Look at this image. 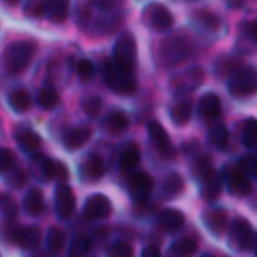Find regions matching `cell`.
<instances>
[{"label": "cell", "instance_id": "6da1fadb", "mask_svg": "<svg viewBox=\"0 0 257 257\" xmlns=\"http://www.w3.org/2000/svg\"><path fill=\"white\" fill-rule=\"evenodd\" d=\"M123 21L119 8H101L87 2L78 12V26L83 32L95 36H107L114 33Z\"/></svg>", "mask_w": 257, "mask_h": 257}, {"label": "cell", "instance_id": "7a4b0ae2", "mask_svg": "<svg viewBox=\"0 0 257 257\" xmlns=\"http://www.w3.org/2000/svg\"><path fill=\"white\" fill-rule=\"evenodd\" d=\"M196 51L194 41L185 33H173L166 36L160 44V60L164 66L173 68L188 60Z\"/></svg>", "mask_w": 257, "mask_h": 257}, {"label": "cell", "instance_id": "3957f363", "mask_svg": "<svg viewBox=\"0 0 257 257\" xmlns=\"http://www.w3.org/2000/svg\"><path fill=\"white\" fill-rule=\"evenodd\" d=\"M36 51V45L32 41H15L11 42L3 51V65L8 72L20 74L32 62Z\"/></svg>", "mask_w": 257, "mask_h": 257}, {"label": "cell", "instance_id": "277c9868", "mask_svg": "<svg viewBox=\"0 0 257 257\" xmlns=\"http://www.w3.org/2000/svg\"><path fill=\"white\" fill-rule=\"evenodd\" d=\"M101 75L105 86L117 95H131L137 89L134 72H126L116 66L111 60H105L101 66Z\"/></svg>", "mask_w": 257, "mask_h": 257}, {"label": "cell", "instance_id": "5b68a950", "mask_svg": "<svg viewBox=\"0 0 257 257\" xmlns=\"http://www.w3.org/2000/svg\"><path fill=\"white\" fill-rule=\"evenodd\" d=\"M229 92L235 98H247L257 93V69L254 66H239L227 81Z\"/></svg>", "mask_w": 257, "mask_h": 257}, {"label": "cell", "instance_id": "8992f818", "mask_svg": "<svg viewBox=\"0 0 257 257\" xmlns=\"http://www.w3.org/2000/svg\"><path fill=\"white\" fill-rule=\"evenodd\" d=\"M113 63L126 72H134L137 65V44L131 33L117 38L113 47Z\"/></svg>", "mask_w": 257, "mask_h": 257}, {"label": "cell", "instance_id": "52a82bcc", "mask_svg": "<svg viewBox=\"0 0 257 257\" xmlns=\"http://www.w3.org/2000/svg\"><path fill=\"white\" fill-rule=\"evenodd\" d=\"M203 81H205V71L199 66H193L188 68L187 71L176 74L170 81V89L175 95L184 96L199 89L203 84Z\"/></svg>", "mask_w": 257, "mask_h": 257}, {"label": "cell", "instance_id": "ba28073f", "mask_svg": "<svg viewBox=\"0 0 257 257\" xmlns=\"http://www.w3.org/2000/svg\"><path fill=\"white\" fill-rule=\"evenodd\" d=\"M2 232V235H8L12 242L24 250H35L41 244V230L36 226L12 227L9 221V226H6Z\"/></svg>", "mask_w": 257, "mask_h": 257}, {"label": "cell", "instance_id": "9c48e42d", "mask_svg": "<svg viewBox=\"0 0 257 257\" xmlns=\"http://www.w3.org/2000/svg\"><path fill=\"white\" fill-rule=\"evenodd\" d=\"M143 21L155 32H167L173 26V15L166 6L160 3H151L143 9Z\"/></svg>", "mask_w": 257, "mask_h": 257}, {"label": "cell", "instance_id": "30bf717a", "mask_svg": "<svg viewBox=\"0 0 257 257\" xmlns=\"http://www.w3.org/2000/svg\"><path fill=\"white\" fill-rule=\"evenodd\" d=\"M253 227L245 218H236L229 230V244L238 251H245L253 245Z\"/></svg>", "mask_w": 257, "mask_h": 257}, {"label": "cell", "instance_id": "8fae6325", "mask_svg": "<svg viewBox=\"0 0 257 257\" xmlns=\"http://www.w3.org/2000/svg\"><path fill=\"white\" fill-rule=\"evenodd\" d=\"M113 206L107 196L96 193L87 197L84 208H83V217L87 221H101L111 215Z\"/></svg>", "mask_w": 257, "mask_h": 257}, {"label": "cell", "instance_id": "7c38bea8", "mask_svg": "<svg viewBox=\"0 0 257 257\" xmlns=\"http://www.w3.org/2000/svg\"><path fill=\"white\" fill-rule=\"evenodd\" d=\"M54 211L62 221H68L75 212V196L66 184H59L54 191Z\"/></svg>", "mask_w": 257, "mask_h": 257}, {"label": "cell", "instance_id": "4fadbf2b", "mask_svg": "<svg viewBox=\"0 0 257 257\" xmlns=\"http://www.w3.org/2000/svg\"><path fill=\"white\" fill-rule=\"evenodd\" d=\"M154 190V181L152 178L145 172L133 173L128 179V191L134 202L143 203L149 199L151 193Z\"/></svg>", "mask_w": 257, "mask_h": 257}, {"label": "cell", "instance_id": "5bb4252c", "mask_svg": "<svg viewBox=\"0 0 257 257\" xmlns=\"http://www.w3.org/2000/svg\"><path fill=\"white\" fill-rule=\"evenodd\" d=\"M148 136H149V140L154 145V148L164 158H172L175 155V149L172 146L170 137H169L167 131L164 130V126L161 123H158L155 120L149 122L148 123Z\"/></svg>", "mask_w": 257, "mask_h": 257}, {"label": "cell", "instance_id": "9a60e30c", "mask_svg": "<svg viewBox=\"0 0 257 257\" xmlns=\"http://www.w3.org/2000/svg\"><path fill=\"white\" fill-rule=\"evenodd\" d=\"M224 179H226V185H227L229 191L233 196L244 197V196L250 194V191L253 188L251 179L239 167H229Z\"/></svg>", "mask_w": 257, "mask_h": 257}, {"label": "cell", "instance_id": "2e32d148", "mask_svg": "<svg viewBox=\"0 0 257 257\" xmlns=\"http://www.w3.org/2000/svg\"><path fill=\"white\" fill-rule=\"evenodd\" d=\"M104 173H105L104 160L96 154L87 155L80 166V178L86 182H96L104 176Z\"/></svg>", "mask_w": 257, "mask_h": 257}, {"label": "cell", "instance_id": "e0dca14e", "mask_svg": "<svg viewBox=\"0 0 257 257\" xmlns=\"http://www.w3.org/2000/svg\"><path fill=\"white\" fill-rule=\"evenodd\" d=\"M202 221L211 233L220 236L226 232L229 217L223 208H209L202 214Z\"/></svg>", "mask_w": 257, "mask_h": 257}, {"label": "cell", "instance_id": "ac0fdd59", "mask_svg": "<svg viewBox=\"0 0 257 257\" xmlns=\"http://www.w3.org/2000/svg\"><path fill=\"white\" fill-rule=\"evenodd\" d=\"M92 137V130L89 126H75L63 133L62 143L66 151H78L83 148Z\"/></svg>", "mask_w": 257, "mask_h": 257}, {"label": "cell", "instance_id": "d6986e66", "mask_svg": "<svg viewBox=\"0 0 257 257\" xmlns=\"http://www.w3.org/2000/svg\"><path fill=\"white\" fill-rule=\"evenodd\" d=\"M15 142H17L18 148L27 155L39 154V149H41V145H42L41 137L33 130H29V128L18 130L15 133Z\"/></svg>", "mask_w": 257, "mask_h": 257}, {"label": "cell", "instance_id": "ffe728a7", "mask_svg": "<svg viewBox=\"0 0 257 257\" xmlns=\"http://www.w3.org/2000/svg\"><path fill=\"white\" fill-rule=\"evenodd\" d=\"M101 126H102V131L107 133L108 136H120L128 130L130 120L123 111L114 110L102 119Z\"/></svg>", "mask_w": 257, "mask_h": 257}, {"label": "cell", "instance_id": "44dd1931", "mask_svg": "<svg viewBox=\"0 0 257 257\" xmlns=\"http://www.w3.org/2000/svg\"><path fill=\"white\" fill-rule=\"evenodd\" d=\"M197 113L203 120H214L221 113V101L215 93H205L197 104Z\"/></svg>", "mask_w": 257, "mask_h": 257}, {"label": "cell", "instance_id": "7402d4cb", "mask_svg": "<svg viewBox=\"0 0 257 257\" xmlns=\"http://www.w3.org/2000/svg\"><path fill=\"white\" fill-rule=\"evenodd\" d=\"M45 202L44 194L39 188H30L23 199V209L29 217H39L44 212Z\"/></svg>", "mask_w": 257, "mask_h": 257}, {"label": "cell", "instance_id": "603a6c76", "mask_svg": "<svg viewBox=\"0 0 257 257\" xmlns=\"http://www.w3.org/2000/svg\"><path fill=\"white\" fill-rule=\"evenodd\" d=\"M56 164H57L56 160H51L42 154H36L33 155V160H32V170L39 179L50 181V179H54Z\"/></svg>", "mask_w": 257, "mask_h": 257}, {"label": "cell", "instance_id": "cb8c5ba5", "mask_svg": "<svg viewBox=\"0 0 257 257\" xmlns=\"http://www.w3.org/2000/svg\"><path fill=\"white\" fill-rule=\"evenodd\" d=\"M160 227L167 232V233H175L178 230H181L185 224V217L182 212L176 211V209H166L160 214L158 218Z\"/></svg>", "mask_w": 257, "mask_h": 257}, {"label": "cell", "instance_id": "d4e9b609", "mask_svg": "<svg viewBox=\"0 0 257 257\" xmlns=\"http://www.w3.org/2000/svg\"><path fill=\"white\" fill-rule=\"evenodd\" d=\"M65 245H66V232L57 226L50 227L47 233V251L50 253V256H60L65 250Z\"/></svg>", "mask_w": 257, "mask_h": 257}, {"label": "cell", "instance_id": "484cf974", "mask_svg": "<svg viewBox=\"0 0 257 257\" xmlns=\"http://www.w3.org/2000/svg\"><path fill=\"white\" fill-rule=\"evenodd\" d=\"M142 160V152L137 143H128L119 155V167L123 172H130L139 166Z\"/></svg>", "mask_w": 257, "mask_h": 257}, {"label": "cell", "instance_id": "4316f807", "mask_svg": "<svg viewBox=\"0 0 257 257\" xmlns=\"http://www.w3.org/2000/svg\"><path fill=\"white\" fill-rule=\"evenodd\" d=\"M223 173L212 172L205 181H202V196L205 200H215L223 190Z\"/></svg>", "mask_w": 257, "mask_h": 257}, {"label": "cell", "instance_id": "83f0119b", "mask_svg": "<svg viewBox=\"0 0 257 257\" xmlns=\"http://www.w3.org/2000/svg\"><path fill=\"white\" fill-rule=\"evenodd\" d=\"M184 190V179L179 173L176 172H170L164 181H163V185H161V194L163 197L166 199H175L178 197Z\"/></svg>", "mask_w": 257, "mask_h": 257}, {"label": "cell", "instance_id": "f1b7e54d", "mask_svg": "<svg viewBox=\"0 0 257 257\" xmlns=\"http://www.w3.org/2000/svg\"><path fill=\"white\" fill-rule=\"evenodd\" d=\"M8 104L15 113H26L32 107V98L26 89H14L8 95Z\"/></svg>", "mask_w": 257, "mask_h": 257}, {"label": "cell", "instance_id": "f546056e", "mask_svg": "<svg viewBox=\"0 0 257 257\" xmlns=\"http://www.w3.org/2000/svg\"><path fill=\"white\" fill-rule=\"evenodd\" d=\"M197 242L191 238H181L175 241L169 251L167 257H194L197 253Z\"/></svg>", "mask_w": 257, "mask_h": 257}, {"label": "cell", "instance_id": "4dcf8cb0", "mask_svg": "<svg viewBox=\"0 0 257 257\" xmlns=\"http://www.w3.org/2000/svg\"><path fill=\"white\" fill-rule=\"evenodd\" d=\"M193 114V104L190 99H181L178 102H175L170 108V117L173 120V123L182 126L185 123L190 122Z\"/></svg>", "mask_w": 257, "mask_h": 257}, {"label": "cell", "instance_id": "1f68e13d", "mask_svg": "<svg viewBox=\"0 0 257 257\" xmlns=\"http://www.w3.org/2000/svg\"><path fill=\"white\" fill-rule=\"evenodd\" d=\"M45 15L56 24L63 23L69 15V0H48Z\"/></svg>", "mask_w": 257, "mask_h": 257}, {"label": "cell", "instance_id": "d6a6232c", "mask_svg": "<svg viewBox=\"0 0 257 257\" xmlns=\"http://www.w3.org/2000/svg\"><path fill=\"white\" fill-rule=\"evenodd\" d=\"M193 21H194V24L200 26L202 29H205L208 32H215L220 27V18L214 12L206 11V9L197 11L193 15Z\"/></svg>", "mask_w": 257, "mask_h": 257}, {"label": "cell", "instance_id": "836d02e7", "mask_svg": "<svg viewBox=\"0 0 257 257\" xmlns=\"http://www.w3.org/2000/svg\"><path fill=\"white\" fill-rule=\"evenodd\" d=\"M36 102L44 110H53L60 102V96H59L56 89H53V87H42L38 92Z\"/></svg>", "mask_w": 257, "mask_h": 257}, {"label": "cell", "instance_id": "e575fe53", "mask_svg": "<svg viewBox=\"0 0 257 257\" xmlns=\"http://www.w3.org/2000/svg\"><path fill=\"white\" fill-rule=\"evenodd\" d=\"M209 143L217 149H224L229 143V131L223 123L214 125L208 133Z\"/></svg>", "mask_w": 257, "mask_h": 257}, {"label": "cell", "instance_id": "d590c367", "mask_svg": "<svg viewBox=\"0 0 257 257\" xmlns=\"http://www.w3.org/2000/svg\"><path fill=\"white\" fill-rule=\"evenodd\" d=\"M92 250V239L89 236H77L69 248H68V257H87V254Z\"/></svg>", "mask_w": 257, "mask_h": 257}, {"label": "cell", "instance_id": "8d00e7d4", "mask_svg": "<svg viewBox=\"0 0 257 257\" xmlns=\"http://www.w3.org/2000/svg\"><path fill=\"white\" fill-rule=\"evenodd\" d=\"M29 181V175L26 170L20 169V167H12L9 172L5 173V182L11 187V188H23Z\"/></svg>", "mask_w": 257, "mask_h": 257}, {"label": "cell", "instance_id": "74e56055", "mask_svg": "<svg viewBox=\"0 0 257 257\" xmlns=\"http://www.w3.org/2000/svg\"><path fill=\"white\" fill-rule=\"evenodd\" d=\"M48 0H26L23 12L29 18H41L47 14Z\"/></svg>", "mask_w": 257, "mask_h": 257}, {"label": "cell", "instance_id": "f35d334b", "mask_svg": "<svg viewBox=\"0 0 257 257\" xmlns=\"http://www.w3.org/2000/svg\"><path fill=\"white\" fill-rule=\"evenodd\" d=\"M212 172H214V167H212V163L208 157H200L193 164V176L200 182L205 181Z\"/></svg>", "mask_w": 257, "mask_h": 257}, {"label": "cell", "instance_id": "ab89813d", "mask_svg": "<svg viewBox=\"0 0 257 257\" xmlns=\"http://www.w3.org/2000/svg\"><path fill=\"white\" fill-rule=\"evenodd\" d=\"M242 142L248 149L257 148V119H248L242 130Z\"/></svg>", "mask_w": 257, "mask_h": 257}, {"label": "cell", "instance_id": "60d3db41", "mask_svg": "<svg viewBox=\"0 0 257 257\" xmlns=\"http://www.w3.org/2000/svg\"><path fill=\"white\" fill-rule=\"evenodd\" d=\"M105 256L107 257H134V250L133 247L125 242V241H117V242H113L111 245L107 247V251H105Z\"/></svg>", "mask_w": 257, "mask_h": 257}, {"label": "cell", "instance_id": "b9f144b4", "mask_svg": "<svg viewBox=\"0 0 257 257\" xmlns=\"http://www.w3.org/2000/svg\"><path fill=\"white\" fill-rule=\"evenodd\" d=\"M0 212L6 221H12L17 215V203L8 194H0Z\"/></svg>", "mask_w": 257, "mask_h": 257}, {"label": "cell", "instance_id": "7bdbcfd3", "mask_svg": "<svg viewBox=\"0 0 257 257\" xmlns=\"http://www.w3.org/2000/svg\"><path fill=\"white\" fill-rule=\"evenodd\" d=\"M239 169L250 178L257 179V157L256 155H244L239 161Z\"/></svg>", "mask_w": 257, "mask_h": 257}, {"label": "cell", "instance_id": "ee69618b", "mask_svg": "<svg viewBox=\"0 0 257 257\" xmlns=\"http://www.w3.org/2000/svg\"><path fill=\"white\" fill-rule=\"evenodd\" d=\"M101 107H102V101H101V98H98V96H95V95L84 98L83 102H81V108H83L84 113H86L87 116H90V117L98 116L99 111H101Z\"/></svg>", "mask_w": 257, "mask_h": 257}, {"label": "cell", "instance_id": "f6af8a7d", "mask_svg": "<svg viewBox=\"0 0 257 257\" xmlns=\"http://www.w3.org/2000/svg\"><path fill=\"white\" fill-rule=\"evenodd\" d=\"M15 164V154L6 148H0V175L9 172Z\"/></svg>", "mask_w": 257, "mask_h": 257}, {"label": "cell", "instance_id": "bcb514c9", "mask_svg": "<svg viewBox=\"0 0 257 257\" xmlns=\"http://www.w3.org/2000/svg\"><path fill=\"white\" fill-rule=\"evenodd\" d=\"M77 74H78V77H80L83 81H87V80H90V78L93 77V74H95V65H93L90 60L83 59V60H80L78 65H77Z\"/></svg>", "mask_w": 257, "mask_h": 257}, {"label": "cell", "instance_id": "7dc6e473", "mask_svg": "<svg viewBox=\"0 0 257 257\" xmlns=\"http://www.w3.org/2000/svg\"><path fill=\"white\" fill-rule=\"evenodd\" d=\"M241 65L238 63V62H233L232 59H227V57H224V59H221L220 62H218V65H217V74L218 75H226V74H229V77L232 75V72L235 71V69H238Z\"/></svg>", "mask_w": 257, "mask_h": 257}, {"label": "cell", "instance_id": "c3c4849f", "mask_svg": "<svg viewBox=\"0 0 257 257\" xmlns=\"http://www.w3.org/2000/svg\"><path fill=\"white\" fill-rule=\"evenodd\" d=\"M242 35L253 44H257V20L245 21L242 26Z\"/></svg>", "mask_w": 257, "mask_h": 257}, {"label": "cell", "instance_id": "681fc988", "mask_svg": "<svg viewBox=\"0 0 257 257\" xmlns=\"http://www.w3.org/2000/svg\"><path fill=\"white\" fill-rule=\"evenodd\" d=\"M68 169H66V166L63 164V163H60V161H57V164H56V173H54V179L56 181H59V184H65V181L68 179Z\"/></svg>", "mask_w": 257, "mask_h": 257}, {"label": "cell", "instance_id": "f907efd6", "mask_svg": "<svg viewBox=\"0 0 257 257\" xmlns=\"http://www.w3.org/2000/svg\"><path fill=\"white\" fill-rule=\"evenodd\" d=\"M89 2L101 8H119L123 0H89Z\"/></svg>", "mask_w": 257, "mask_h": 257}, {"label": "cell", "instance_id": "816d5d0a", "mask_svg": "<svg viewBox=\"0 0 257 257\" xmlns=\"http://www.w3.org/2000/svg\"><path fill=\"white\" fill-rule=\"evenodd\" d=\"M142 257H161V251L155 245H149L142 251Z\"/></svg>", "mask_w": 257, "mask_h": 257}, {"label": "cell", "instance_id": "f5cc1de1", "mask_svg": "<svg viewBox=\"0 0 257 257\" xmlns=\"http://www.w3.org/2000/svg\"><path fill=\"white\" fill-rule=\"evenodd\" d=\"M224 2H226V5H227L229 8L238 9V8H242V6L245 5L247 0H224Z\"/></svg>", "mask_w": 257, "mask_h": 257}, {"label": "cell", "instance_id": "db71d44e", "mask_svg": "<svg viewBox=\"0 0 257 257\" xmlns=\"http://www.w3.org/2000/svg\"><path fill=\"white\" fill-rule=\"evenodd\" d=\"M3 2H5L6 5H11V6H12V5H17L20 0H3Z\"/></svg>", "mask_w": 257, "mask_h": 257}, {"label": "cell", "instance_id": "11a10c76", "mask_svg": "<svg viewBox=\"0 0 257 257\" xmlns=\"http://www.w3.org/2000/svg\"><path fill=\"white\" fill-rule=\"evenodd\" d=\"M200 257H215L214 254H211V253H205V254H202Z\"/></svg>", "mask_w": 257, "mask_h": 257}, {"label": "cell", "instance_id": "9f6ffc18", "mask_svg": "<svg viewBox=\"0 0 257 257\" xmlns=\"http://www.w3.org/2000/svg\"><path fill=\"white\" fill-rule=\"evenodd\" d=\"M32 257H47L44 253H39V254H35V256H32Z\"/></svg>", "mask_w": 257, "mask_h": 257}, {"label": "cell", "instance_id": "6f0895ef", "mask_svg": "<svg viewBox=\"0 0 257 257\" xmlns=\"http://www.w3.org/2000/svg\"><path fill=\"white\" fill-rule=\"evenodd\" d=\"M256 257H257V241H256Z\"/></svg>", "mask_w": 257, "mask_h": 257}, {"label": "cell", "instance_id": "680465c9", "mask_svg": "<svg viewBox=\"0 0 257 257\" xmlns=\"http://www.w3.org/2000/svg\"><path fill=\"white\" fill-rule=\"evenodd\" d=\"M187 2H194V0H187Z\"/></svg>", "mask_w": 257, "mask_h": 257}, {"label": "cell", "instance_id": "91938a15", "mask_svg": "<svg viewBox=\"0 0 257 257\" xmlns=\"http://www.w3.org/2000/svg\"><path fill=\"white\" fill-rule=\"evenodd\" d=\"M0 257H2V256H0Z\"/></svg>", "mask_w": 257, "mask_h": 257}]
</instances>
